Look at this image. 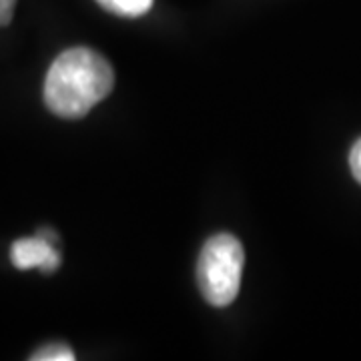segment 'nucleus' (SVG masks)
Returning <instances> with one entry per match:
<instances>
[{
    "instance_id": "nucleus-1",
    "label": "nucleus",
    "mask_w": 361,
    "mask_h": 361,
    "mask_svg": "<svg viewBox=\"0 0 361 361\" xmlns=\"http://www.w3.org/2000/svg\"><path fill=\"white\" fill-rule=\"evenodd\" d=\"M115 87L111 63L97 51L75 47L61 52L44 78V103L63 118H80Z\"/></svg>"
},
{
    "instance_id": "nucleus-2",
    "label": "nucleus",
    "mask_w": 361,
    "mask_h": 361,
    "mask_svg": "<svg viewBox=\"0 0 361 361\" xmlns=\"http://www.w3.org/2000/svg\"><path fill=\"white\" fill-rule=\"evenodd\" d=\"M243 263L245 253L237 237L219 233L207 241L197 263V281L207 303L213 307L231 305L241 287Z\"/></svg>"
},
{
    "instance_id": "nucleus-3",
    "label": "nucleus",
    "mask_w": 361,
    "mask_h": 361,
    "mask_svg": "<svg viewBox=\"0 0 361 361\" xmlns=\"http://www.w3.org/2000/svg\"><path fill=\"white\" fill-rule=\"evenodd\" d=\"M11 261L16 269H40L42 273H54L61 267V253L56 243L47 241L44 237L18 239L11 247Z\"/></svg>"
},
{
    "instance_id": "nucleus-4",
    "label": "nucleus",
    "mask_w": 361,
    "mask_h": 361,
    "mask_svg": "<svg viewBox=\"0 0 361 361\" xmlns=\"http://www.w3.org/2000/svg\"><path fill=\"white\" fill-rule=\"evenodd\" d=\"M104 11L116 14V16H127L137 18L151 11L153 0H97Z\"/></svg>"
},
{
    "instance_id": "nucleus-5",
    "label": "nucleus",
    "mask_w": 361,
    "mask_h": 361,
    "mask_svg": "<svg viewBox=\"0 0 361 361\" xmlns=\"http://www.w3.org/2000/svg\"><path fill=\"white\" fill-rule=\"evenodd\" d=\"M32 361H73L75 360V353L73 349L65 345V343H49L44 348L37 349L32 355Z\"/></svg>"
},
{
    "instance_id": "nucleus-6",
    "label": "nucleus",
    "mask_w": 361,
    "mask_h": 361,
    "mask_svg": "<svg viewBox=\"0 0 361 361\" xmlns=\"http://www.w3.org/2000/svg\"><path fill=\"white\" fill-rule=\"evenodd\" d=\"M349 169L357 183H361V139L349 151Z\"/></svg>"
},
{
    "instance_id": "nucleus-7",
    "label": "nucleus",
    "mask_w": 361,
    "mask_h": 361,
    "mask_svg": "<svg viewBox=\"0 0 361 361\" xmlns=\"http://www.w3.org/2000/svg\"><path fill=\"white\" fill-rule=\"evenodd\" d=\"M14 6H16V0H0V28L11 25Z\"/></svg>"
}]
</instances>
